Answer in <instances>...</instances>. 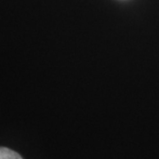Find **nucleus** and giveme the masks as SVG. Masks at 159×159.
Listing matches in <instances>:
<instances>
[{"label":"nucleus","mask_w":159,"mask_h":159,"mask_svg":"<svg viewBox=\"0 0 159 159\" xmlns=\"http://www.w3.org/2000/svg\"><path fill=\"white\" fill-rule=\"evenodd\" d=\"M0 159H22V157L10 148L0 147Z\"/></svg>","instance_id":"1"}]
</instances>
